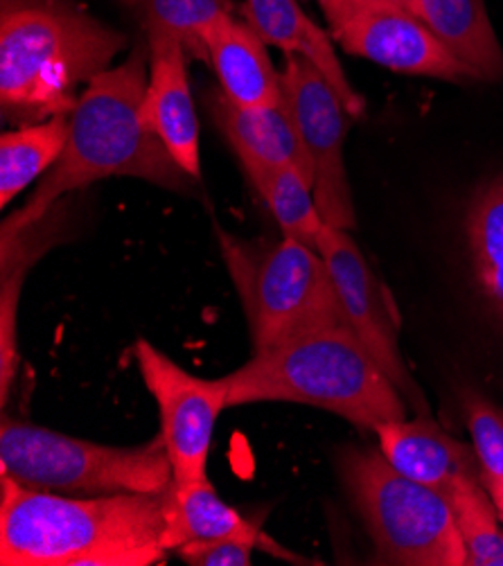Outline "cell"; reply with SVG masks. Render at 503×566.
Listing matches in <instances>:
<instances>
[{"label":"cell","mask_w":503,"mask_h":566,"mask_svg":"<svg viewBox=\"0 0 503 566\" xmlns=\"http://www.w3.org/2000/svg\"><path fill=\"white\" fill-rule=\"evenodd\" d=\"M149 82V45H136L127 62L99 73L71 113L69 143L41 179L28 203L14 210L3 229H25L43 219L62 197L108 177H132L172 192H190L192 177L143 120Z\"/></svg>","instance_id":"obj_1"},{"label":"cell","mask_w":503,"mask_h":566,"mask_svg":"<svg viewBox=\"0 0 503 566\" xmlns=\"http://www.w3.org/2000/svg\"><path fill=\"white\" fill-rule=\"evenodd\" d=\"M163 492L64 496L0 476L3 566L165 564Z\"/></svg>","instance_id":"obj_2"},{"label":"cell","mask_w":503,"mask_h":566,"mask_svg":"<svg viewBox=\"0 0 503 566\" xmlns=\"http://www.w3.org/2000/svg\"><path fill=\"white\" fill-rule=\"evenodd\" d=\"M127 36L66 0H3L0 6V108L10 125L71 116L82 93Z\"/></svg>","instance_id":"obj_3"},{"label":"cell","mask_w":503,"mask_h":566,"mask_svg":"<svg viewBox=\"0 0 503 566\" xmlns=\"http://www.w3.org/2000/svg\"><path fill=\"white\" fill-rule=\"evenodd\" d=\"M229 407L294 402L359 429L407 418V400L350 327L314 329L253 355L227 375Z\"/></svg>","instance_id":"obj_4"},{"label":"cell","mask_w":503,"mask_h":566,"mask_svg":"<svg viewBox=\"0 0 503 566\" xmlns=\"http://www.w3.org/2000/svg\"><path fill=\"white\" fill-rule=\"evenodd\" d=\"M223 262L244 307L253 355L294 336L348 327L323 255L292 238L242 242L214 226Z\"/></svg>","instance_id":"obj_5"},{"label":"cell","mask_w":503,"mask_h":566,"mask_svg":"<svg viewBox=\"0 0 503 566\" xmlns=\"http://www.w3.org/2000/svg\"><path fill=\"white\" fill-rule=\"evenodd\" d=\"M0 476L64 496L156 494L175 479L160 433L136 447H111L10 416L0 422Z\"/></svg>","instance_id":"obj_6"},{"label":"cell","mask_w":503,"mask_h":566,"mask_svg":"<svg viewBox=\"0 0 503 566\" xmlns=\"http://www.w3.org/2000/svg\"><path fill=\"white\" fill-rule=\"evenodd\" d=\"M339 470L379 564L465 566L454 513L438 490L398 472L379 449H346Z\"/></svg>","instance_id":"obj_7"},{"label":"cell","mask_w":503,"mask_h":566,"mask_svg":"<svg viewBox=\"0 0 503 566\" xmlns=\"http://www.w3.org/2000/svg\"><path fill=\"white\" fill-rule=\"evenodd\" d=\"M283 99L314 167V199L325 223L353 231L357 212L346 172L344 143L353 118L318 69L301 54H287L281 73Z\"/></svg>","instance_id":"obj_8"},{"label":"cell","mask_w":503,"mask_h":566,"mask_svg":"<svg viewBox=\"0 0 503 566\" xmlns=\"http://www.w3.org/2000/svg\"><path fill=\"white\" fill-rule=\"evenodd\" d=\"M134 357L158 407L160 438L175 481L206 479L214 424L229 409V379L195 377L147 338L134 344Z\"/></svg>","instance_id":"obj_9"},{"label":"cell","mask_w":503,"mask_h":566,"mask_svg":"<svg viewBox=\"0 0 503 566\" xmlns=\"http://www.w3.org/2000/svg\"><path fill=\"white\" fill-rule=\"evenodd\" d=\"M316 249L332 273L348 327L366 346L386 377L402 392L407 405H411V411H416V416H431L422 388L402 359L396 310L353 235L337 229V226L325 223Z\"/></svg>","instance_id":"obj_10"},{"label":"cell","mask_w":503,"mask_h":566,"mask_svg":"<svg viewBox=\"0 0 503 566\" xmlns=\"http://www.w3.org/2000/svg\"><path fill=\"white\" fill-rule=\"evenodd\" d=\"M348 52L394 73L470 82L476 75L407 8H364L329 28Z\"/></svg>","instance_id":"obj_11"},{"label":"cell","mask_w":503,"mask_h":566,"mask_svg":"<svg viewBox=\"0 0 503 566\" xmlns=\"http://www.w3.org/2000/svg\"><path fill=\"white\" fill-rule=\"evenodd\" d=\"M149 45V82L143 99L147 129L181 165L184 172L201 184L199 120L188 82V52L165 30H145Z\"/></svg>","instance_id":"obj_12"},{"label":"cell","mask_w":503,"mask_h":566,"mask_svg":"<svg viewBox=\"0 0 503 566\" xmlns=\"http://www.w3.org/2000/svg\"><path fill=\"white\" fill-rule=\"evenodd\" d=\"M384 459L405 476L438 490L444 499L459 483L481 479L474 449L442 431L431 416L388 420L375 427Z\"/></svg>","instance_id":"obj_13"},{"label":"cell","mask_w":503,"mask_h":566,"mask_svg":"<svg viewBox=\"0 0 503 566\" xmlns=\"http://www.w3.org/2000/svg\"><path fill=\"white\" fill-rule=\"evenodd\" d=\"M208 111L242 167L292 165L314 186V167L285 99L266 108H242L221 91H212L208 93Z\"/></svg>","instance_id":"obj_14"},{"label":"cell","mask_w":503,"mask_h":566,"mask_svg":"<svg viewBox=\"0 0 503 566\" xmlns=\"http://www.w3.org/2000/svg\"><path fill=\"white\" fill-rule=\"evenodd\" d=\"M208 64L212 66L219 91L242 108H266L281 104V73L273 69L266 43L247 25L221 17L203 34Z\"/></svg>","instance_id":"obj_15"},{"label":"cell","mask_w":503,"mask_h":566,"mask_svg":"<svg viewBox=\"0 0 503 566\" xmlns=\"http://www.w3.org/2000/svg\"><path fill=\"white\" fill-rule=\"evenodd\" d=\"M212 539H238L253 548H271L273 542L247 522L235 507L221 501L214 485L206 479L175 481L163 492V533L160 544L167 553Z\"/></svg>","instance_id":"obj_16"},{"label":"cell","mask_w":503,"mask_h":566,"mask_svg":"<svg viewBox=\"0 0 503 566\" xmlns=\"http://www.w3.org/2000/svg\"><path fill=\"white\" fill-rule=\"evenodd\" d=\"M244 23L266 43L301 54L312 62L327 84L337 91L353 118L364 116V99L348 82L329 36L303 12L301 0H244Z\"/></svg>","instance_id":"obj_17"},{"label":"cell","mask_w":503,"mask_h":566,"mask_svg":"<svg viewBox=\"0 0 503 566\" xmlns=\"http://www.w3.org/2000/svg\"><path fill=\"white\" fill-rule=\"evenodd\" d=\"M66 203L57 201L50 212L25 226V229H3V269H0V398L3 407L10 400V390L19 375V342H17V312L23 290V280L32 264L60 240Z\"/></svg>","instance_id":"obj_18"},{"label":"cell","mask_w":503,"mask_h":566,"mask_svg":"<svg viewBox=\"0 0 503 566\" xmlns=\"http://www.w3.org/2000/svg\"><path fill=\"white\" fill-rule=\"evenodd\" d=\"M409 10L476 80L499 82L503 77V48L490 23L485 0H411Z\"/></svg>","instance_id":"obj_19"},{"label":"cell","mask_w":503,"mask_h":566,"mask_svg":"<svg viewBox=\"0 0 503 566\" xmlns=\"http://www.w3.org/2000/svg\"><path fill=\"white\" fill-rule=\"evenodd\" d=\"M465 240L479 296L503 329V177L488 181L472 197Z\"/></svg>","instance_id":"obj_20"},{"label":"cell","mask_w":503,"mask_h":566,"mask_svg":"<svg viewBox=\"0 0 503 566\" xmlns=\"http://www.w3.org/2000/svg\"><path fill=\"white\" fill-rule=\"evenodd\" d=\"M71 116L6 132L0 138V206H10L66 149Z\"/></svg>","instance_id":"obj_21"},{"label":"cell","mask_w":503,"mask_h":566,"mask_svg":"<svg viewBox=\"0 0 503 566\" xmlns=\"http://www.w3.org/2000/svg\"><path fill=\"white\" fill-rule=\"evenodd\" d=\"M244 172L281 226L283 235L316 249L325 221L314 199V186L298 169L292 165H244Z\"/></svg>","instance_id":"obj_22"},{"label":"cell","mask_w":503,"mask_h":566,"mask_svg":"<svg viewBox=\"0 0 503 566\" xmlns=\"http://www.w3.org/2000/svg\"><path fill=\"white\" fill-rule=\"evenodd\" d=\"M465 546V566H503V528L481 479H468L447 494Z\"/></svg>","instance_id":"obj_23"},{"label":"cell","mask_w":503,"mask_h":566,"mask_svg":"<svg viewBox=\"0 0 503 566\" xmlns=\"http://www.w3.org/2000/svg\"><path fill=\"white\" fill-rule=\"evenodd\" d=\"M136 14L143 30H165L175 34L190 60L208 62L203 45L206 30L221 17L231 14L233 0H120Z\"/></svg>","instance_id":"obj_24"},{"label":"cell","mask_w":503,"mask_h":566,"mask_svg":"<svg viewBox=\"0 0 503 566\" xmlns=\"http://www.w3.org/2000/svg\"><path fill=\"white\" fill-rule=\"evenodd\" d=\"M461 402L468 416L472 449L479 461L481 483L503 517V411L476 390H463Z\"/></svg>","instance_id":"obj_25"},{"label":"cell","mask_w":503,"mask_h":566,"mask_svg":"<svg viewBox=\"0 0 503 566\" xmlns=\"http://www.w3.org/2000/svg\"><path fill=\"white\" fill-rule=\"evenodd\" d=\"M190 566H251L253 546L238 539L192 542L175 551Z\"/></svg>","instance_id":"obj_26"},{"label":"cell","mask_w":503,"mask_h":566,"mask_svg":"<svg viewBox=\"0 0 503 566\" xmlns=\"http://www.w3.org/2000/svg\"><path fill=\"white\" fill-rule=\"evenodd\" d=\"M409 6L411 0H321V8L329 28L364 8H407L409 10Z\"/></svg>","instance_id":"obj_27"},{"label":"cell","mask_w":503,"mask_h":566,"mask_svg":"<svg viewBox=\"0 0 503 566\" xmlns=\"http://www.w3.org/2000/svg\"><path fill=\"white\" fill-rule=\"evenodd\" d=\"M501 522H503V517H501Z\"/></svg>","instance_id":"obj_28"}]
</instances>
